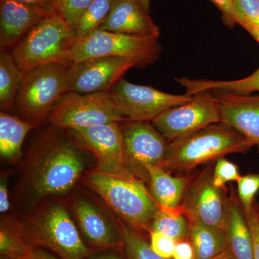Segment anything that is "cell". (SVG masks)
Masks as SVG:
<instances>
[{
	"mask_svg": "<svg viewBox=\"0 0 259 259\" xmlns=\"http://www.w3.org/2000/svg\"><path fill=\"white\" fill-rule=\"evenodd\" d=\"M253 146L234 127L218 122L170 142L162 168L182 176L226 155L246 153Z\"/></svg>",
	"mask_w": 259,
	"mask_h": 259,
	"instance_id": "cell-2",
	"label": "cell"
},
{
	"mask_svg": "<svg viewBox=\"0 0 259 259\" xmlns=\"http://www.w3.org/2000/svg\"><path fill=\"white\" fill-rule=\"evenodd\" d=\"M100 30L137 36H159L160 29L144 8L134 0H116Z\"/></svg>",
	"mask_w": 259,
	"mask_h": 259,
	"instance_id": "cell-18",
	"label": "cell"
},
{
	"mask_svg": "<svg viewBox=\"0 0 259 259\" xmlns=\"http://www.w3.org/2000/svg\"><path fill=\"white\" fill-rule=\"evenodd\" d=\"M242 27L249 32L259 44V24L245 23Z\"/></svg>",
	"mask_w": 259,
	"mask_h": 259,
	"instance_id": "cell-41",
	"label": "cell"
},
{
	"mask_svg": "<svg viewBox=\"0 0 259 259\" xmlns=\"http://www.w3.org/2000/svg\"><path fill=\"white\" fill-rule=\"evenodd\" d=\"M81 146L48 137L29 158L25 185L35 200L67 193L74 188L87 166Z\"/></svg>",
	"mask_w": 259,
	"mask_h": 259,
	"instance_id": "cell-1",
	"label": "cell"
},
{
	"mask_svg": "<svg viewBox=\"0 0 259 259\" xmlns=\"http://www.w3.org/2000/svg\"><path fill=\"white\" fill-rule=\"evenodd\" d=\"M25 73L20 69L12 54H0V105L3 110H11L16 102L19 89Z\"/></svg>",
	"mask_w": 259,
	"mask_h": 259,
	"instance_id": "cell-25",
	"label": "cell"
},
{
	"mask_svg": "<svg viewBox=\"0 0 259 259\" xmlns=\"http://www.w3.org/2000/svg\"><path fill=\"white\" fill-rule=\"evenodd\" d=\"M134 1L138 3L141 8H144L146 12L149 13L150 0H134Z\"/></svg>",
	"mask_w": 259,
	"mask_h": 259,
	"instance_id": "cell-42",
	"label": "cell"
},
{
	"mask_svg": "<svg viewBox=\"0 0 259 259\" xmlns=\"http://www.w3.org/2000/svg\"><path fill=\"white\" fill-rule=\"evenodd\" d=\"M47 120L56 127L70 130L128 121L116 106L110 91L92 94L68 92L53 107Z\"/></svg>",
	"mask_w": 259,
	"mask_h": 259,
	"instance_id": "cell-8",
	"label": "cell"
},
{
	"mask_svg": "<svg viewBox=\"0 0 259 259\" xmlns=\"http://www.w3.org/2000/svg\"><path fill=\"white\" fill-rule=\"evenodd\" d=\"M209 166L187 187L180 207L190 221L226 232L229 215L230 196L226 188L213 183Z\"/></svg>",
	"mask_w": 259,
	"mask_h": 259,
	"instance_id": "cell-12",
	"label": "cell"
},
{
	"mask_svg": "<svg viewBox=\"0 0 259 259\" xmlns=\"http://www.w3.org/2000/svg\"><path fill=\"white\" fill-rule=\"evenodd\" d=\"M222 13L223 20L228 26L241 25V20L237 13L233 0H210Z\"/></svg>",
	"mask_w": 259,
	"mask_h": 259,
	"instance_id": "cell-34",
	"label": "cell"
},
{
	"mask_svg": "<svg viewBox=\"0 0 259 259\" xmlns=\"http://www.w3.org/2000/svg\"><path fill=\"white\" fill-rule=\"evenodd\" d=\"M29 259H61L59 257L48 253L45 250L40 249V248H34L32 255H30Z\"/></svg>",
	"mask_w": 259,
	"mask_h": 259,
	"instance_id": "cell-40",
	"label": "cell"
},
{
	"mask_svg": "<svg viewBox=\"0 0 259 259\" xmlns=\"http://www.w3.org/2000/svg\"><path fill=\"white\" fill-rule=\"evenodd\" d=\"M241 20V26L245 23L259 24V0H233Z\"/></svg>",
	"mask_w": 259,
	"mask_h": 259,
	"instance_id": "cell-32",
	"label": "cell"
},
{
	"mask_svg": "<svg viewBox=\"0 0 259 259\" xmlns=\"http://www.w3.org/2000/svg\"><path fill=\"white\" fill-rule=\"evenodd\" d=\"M213 93L221 105V122L234 127L259 148V95Z\"/></svg>",
	"mask_w": 259,
	"mask_h": 259,
	"instance_id": "cell-16",
	"label": "cell"
},
{
	"mask_svg": "<svg viewBox=\"0 0 259 259\" xmlns=\"http://www.w3.org/2000/svg\"><path fill=\"white\" fill-rule=\"evenodd\" d=\"M18 1L41 10L49 16L59 13V7L56 0H18Z\"/></svg>",
	"mask_w": 259,
	"mask_h": 259,
	"instance_id": "cell-36",
	"label": "cell"
},
{
	"mask_svg": "<svg viewBox=\"0 0 259 259\" xmlns=\"http://www.w3.org/2000/svg\"><path fill=\"white\" fill-rule=\"evenodd\" d=\"M227 249L235 259H254V244L250 227L238 197L230 194L229 215L226 231Z\"/></svg>",
	"mask_w": 259,
	"mask_h": 259,
	"instance_id": "cell-19",
	"label": "cell"
},
{
	"mask_svg": "<svg viewBox=\"0 0 259 259\" xmlns=\"http://www.w3.org/2000/svg\"><path fill=\"white\" fill-rule=\"evenodd\" d=\"M237 194L245 212L251 210L255 194L259 191V173L241 176L237 182Z\"/></svg>",
	"mask_w": 259,
	"mask_h": 259,
	"instance_id": "cell-29",
	"label": "cell"
},
{
	"mask_svg": "<svg viewBox=\"0 0 259 259\" xmlns=\"http://www.w3.org/2000/svg\"><path fill=\"white\" fill-rule=\"evenodd\" d=\"M85 184L125 223L138 230L151 231L159 206L146 184L133 178H123L94 171L84 177Z\"/></svg>",
	"mask_w": 259,
	"mask_h": 259,
	"instance_id": "cell-4",
	"label": "cell"
},
{
	"mask_svg": "<svg viewBox=\"0 0 259 259\" xmlns=\"http://www.w3.org/2000/svg\"><path fill=\"white\" fill-rule=\"evenodd\" d=\"M221 122L220 102L210 93L194 95L191 101L171 107L151 121L169 143Z\"/></svg>",
	"mask_w": 259,
	"mask_h": 259,
	"instance_id": "cell-10",
	"label": "cell"
},
{
	"mask_svg": "<svg viewBox=\"0 0 259 259\" xmlns=\"http://www.w3.org/2000/svg\"><path fill=\"white\" fill-rule=\"evenodd\" d=\"M141 67L136 59L126 57L94 58L70 63L68 69L69 92L92 94L109 92L126 71Z\"/></svg>",
	"mask_w": 259,
	"mask_h": 259,
	"instance_id": "cell-15",
	"label": "cell"
},
{
	"mask_svg": "<svg viewBox=\"0 0 259 259\" xmlns=\"http://www.w3.org/2000/svg\"><path fill=\"white\" fill-rule=\"evenodd\" d=\"M212 259H235L233 258V255L230 253L229 250L226 249L225 251H223L221 254L217 255Z\"/></svg>",
	"mask_w": 259,
	"mask_h": 259,
	"instance_id": "cell-43",
	"label": "cell"
},
{
	"mask_svg": "<svg viewBox=\"0 0 259 259\" xmlns=\"http://www.w3.org/2000/svg\"><path fill=\"white\" fill-rule=\"evenodd\" d=\"M241 177L238 166L233 162L224 157L216 161L212 172L213 183L216 187L226 188L228 182H237Z\"/></svg>",
	"mask_w": 259,
	"mask_h": 259,
	"instance_id": "cell-30",
	"label": "cell"
},
{
	"mask_svg": "<svg viewBox=\"0 0 259 259\" xmlns=\"http://www.w3.org/2000/svg\"><path fill=\"white\" fill-rule=\"evenodd\" d=\"M110 96L122 115L131 121H152L171 107L191 101L194 95H173L152 87L135 84L121 79L110 90Z\"/></svg>",
	"mask_w": 259,
	"mask_h": 259,
	"instance_id": "cell-11",
	"label": "cell"
},
{
	"mask_svg": "<svg viewBox=\"0 0 259 259\" xmlns=\"http://www.w3.org/2000/svg\"><path fill=\"white\" fill-rule=\"evenodd\" d=\"M56 1H57L58 7H59H59H60L61 3H62V2L64 1V0H56Z\"/></svg>",
	"mask_w": 259,
	"mask_h": 259,
	"instance_id": "cell-44",
	"label": "cell"
},
{
	"mask_svg": "<svg viewBox=\"0 0 259 259\" xmlns=\"http://www.w3.org/2000/svg\"><path fill=\"white\" fill-rule=\"evenodd\" d=\"M49 16L41 10L18 0H1L0 45L9 47L18 44L40 20Z\"/></svg>",
	"mask_w": 259,
	"mask_h": 259,
	"instance_id": "cell-17",
	"label": "cell"
},
{
	"mask_svg": "<svg viewBox=\"0 0 259 259\" xmlns=\"http://www.w3.org/2000/svg\"><path fill=\"white\" fill-rule=\"evenodd\" d=\"M34 248L25 238L23 223L12 220L2 221L0 228L1 259H29Z\"/></svg>",
	"mask_w": 259,
	"mask_h": 259,
	"instance_id": "cell-24",
	"label": "cell"
},
{
	"mask_svg": "<svg viewBox=\"0 0 259 259\" xmlns=\"http://www.w3.org/2000/svg\"><path fill=\"white\" fill-rule=\"evenodd\" d=\"M122 131L125 166L138 180L148 184V167L162 168L169 142L149 121L128 120Z\"/></svg>",
	"mask_w": 259,
	"mask_h": 259,
	"instance_id": "cell-9",
	"label": "cell"
},
{
	"mask_svg": "<svg viewBox=\"0 0 259 259\" xmlns=\"http://www.w3.org/2000/svg\"><path fill=\"white\" fill-rule=\"evenodd\" d=\"M150 240L151 248L158 255L166 259L173 258L176 241L155 231L150 232Z\"/></svg>",
	"mask_w": 259,
	"mask_h": 259,
	"instance_id": "cell-33",
	"label": "cell"
},
{
	"mask_svg": "<svg viewBox=\"0 0 259 259\" xmlns=\"http://www.w3.org/2000/svg\"><path fill=\"white\" fill-rule=\"evenodd\" d=\"M186 93L190 95L204 93H227L236 95H249L259 92V68L247 77L232 81L189 79L183 81Z\"/></svg>",
	"mask_w": 259,
	"mask_h": 259,
	"instance_id": "cell-22",
	"label": "cell"
},
{
	"mask_svg": "<svg viewBox=\"0 0 259 259\" xmlns=\"http://www.w3.org/2000/svg\"><path fill=\"white\" fill-rule=\"evenodd\" d=\"M158 37L125 35L99 29L86 36L76 37L69 61L115 56L136 59L141 67H145L159 58L162 47Z\"/></svg>",
	"mask_w": 259,
	"mask_h": 259,
	"instance_id": "cell-7",
	"label": "cell"
},
{
	"mask_svg": "<svg viewBox=\"0 0 259 259\" xmlns=\"http://www.w3.org/2000/svg\"><path fill=\"white\" fill-rule=\"evenodd\" d=\"M76 36L74 29L58 14L40 20L13 48L12 55L24 72L58 62H69Z\"/></svg>",
	"mask_w": 259,
	"mask_h": 259,
	"instance_id": "cell-5",
	"label": "cell"
},
{
	"mask_svg": "<svg viewBox=\"0 0 259 259\" xmlns=\"http://www.w3.org/2000/svg\"><path fill=\"white\" fill-rule=\"evenodd\" d=\"M23 224L25 238L33 248L44 247L61 259H89L94 253L61 202L45 204Z\"/></svg>",
	"mask_w": 259,
	"mask_h": 259,
	"instance_id": "cell-3",
	"label": "cell"
},
{
	"mask_svg": "<svg viewBox=\"0 0 259 259\" xmlns=\"http://www.w3.org/2000/svg\"><path fill=\"white\" fill-rule=\"evenodd\" d=\"M70 63H52L25 73L16 102L22 115L30 122L37 125V122L47 120L53 107L69 92Z\"/></svg>",
	"mask_w": 259,
	"mask_h": 259,
	"instance_id": "cell-6",
	"label": "cell"
},
{
	"mask_svg": "<svg viewBox=\"0 0 259 259\" xmlns=\"http://www.w3.org/2000/svg\"><path fill=\"white\" fill-rule=\"evenodd\" d=\"M93 0H64L59 7L61 16L73 28H76L81 15Z\"/></svg>",
	"mask_w": 259,
	"mask_h": 259,
	"instance_id": "cell-31",
	"label": "cell"
},
{
	"mask_svg": "<svg viewBox=\"0 0 259 259\" xmlns=\"http://www.w3.org/2000/svg\"><path fill=\"white\" fill-rule=\"evenodd\" d=\"M10 207L8 181L4 177V178L1 179V183H0V212L1 213L8 212Z\"/></svg>",
	"mask_w": 259,
	"mask_h": 259,
	"instance_id": "cell-38",
	"label": "cell"
},
{
	"mask_svg": "<svg viewBox=\"0 0 259 259\" xmlns=\"http://www.w3.org/2000/svg\"><path fill=\"white\" fill-rule=\"evenodd\" d=\"M190 240L194 259H212L227 249L226 232L190 221Z\"/></svg>",
	"mask_w": 259,
	"mask_h": 259,
	"instance_id": "cell-23",
	"label": "cell"
},
{
	"mask_svg": "<svg viewBox=\"0 0 259 259\" xmlns=\"http://www.w3.org/2000/svg\"><path fill=\"white\" fill-rule=\"evenodd\" d=\"M36 125L5 112L0 113V154L2 158L15 161L21 156L23 141Z\"/></svg>",
	"mask_w": 259,
	"mask_h": 259,
	"instance_id": "cell-21",
	"label": "cell"
},
{
	"mask_svg": "<svg viewBox=\"0 0 259 259\" xmlns=\"http://www.w3.org/2000/svg\"><path fill=\"white\" fill-rule=\"evenodd\" d=\"M123 234V253L127 259H166L158 255L139 230L120 220Z\"/></svg>",
	"mask_w": 259,
	"mask_h": 259,
	"instance_id": "cell-28",
	"label": "cell"
},
{
	"mask_svg": "<svg viewBox=\"0 0 259 259\" xmlns=\"http://www.w3.org/2000/svg\"><path fill=\"white\" fill-rule=\"evenodd\" d=\"M190 231V220L181 207H159L151 223V231L158 232L176 241L189 239Z\"/></svg>",
	"mask_w": 259,
	"mask_h": 259,
	"instance_id": "cell-26",
	"label": "cell"
},
{
	"mask_svg": "<svg viewBox=\"0 0 259 259\" xmlns=\"http://www.w3.org/2000/svg\"><path fill=\"white\" fill-rule=\"evenodd\" d=\"M71 131L76 142L95 155L97 161L95 171L123 178L137 179L125 166L123 136L120 122Z\"/></svg>",
	"mask_w": 259,
	"mask_h": 259,
	"instance_id": "cell-14",
	"label": "cell"
},
{
	"mask_svg": "<svg viewBox=\"0 0 259 259\" xmlns=\"http://www.w3.org/2000/svg\"><path fill=\"white\" fill-rule=\"evenodd\" d=\"M149 192L159 207H180L189 185L188 177H174L159 166L148 168Z\"/></svg>",
	"mask_w": 259,
	"mask_h": 259,
	"instance_id": "cell-20",
	"label": "cell"
},
{
	"mask_svg": "<svg viewBox=\"0 0 259 259\" xmlns=\"http://www.w3.org/2000/svg\"><path fill=\"white\" fill-rule=\"evenodd\" d=\"M72 210L81 238L90 249L123 252L120 220L112 219L105 209L87 195H77L73 199Z\"/></svg>",
	"mask_w": 259,
	"mask_h": 259,
	"instance_id": "cell-13",
	"label": "cell"
},
{
	"mask_svg": "<svg viewBox=\"0 0 259 259\" xmlns=\"http://www.w3.org/2000/svg\"><path fill=\"white\" fill-rule=\"evenodd\" d=\"M174 259H194V250L190 240L177 241Z\"/></svg>",
	"mask_w": 259,
	"mask_h": 259,
	"instance_id": "cell-37",
	"label": "cell"
},
{
	"mask_svg": "<svg viewBox=\"0 0 259 259\" xmlns=\"http://www.w3.org/2000/svg\"><path fill=\"white\" fill-rule=\"evenodd\" d=\"M116 0H93L74 29L76 37L86 36L99 30L111 13Z\"/></svg>",
	"mask_w": 259,
	"mask_h": 259,
	"instance_id": "cell-27",
	"label": "cell"
},
{
	"mask_svg": "<svg viewBox=\"0 0 259 259\" xmlns=\"http://www.w3.org/2000/svg\"><path fill=\"white\" fill-rule=\"evenodd\" d=\"M89 259H127L123 252L119 250H103L94 252Z\"/></svg>",
	"mask_w": 259,
	"mask_h": 259,
	"instance_id": "cell-39",
	"label": "cell"
},
{
	"mask_svg": "<svg viewBox=\"0 0 259 259\" xmlns=\"http://www.w3.org/2000/svg\"><path fill=\"white\" fill-rule=\"evenodd\" d=\"M244 211V210H243ZM245 218L250 227L254 244V259H259V207L254 202L251 210L245 212Z\"/></svg>",
	"mask_w": 259,
	"mask_h": 259,
	"instance_id": "cell-35",
	"label": "cell"
}]
</instances>
